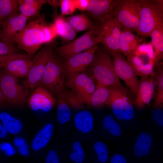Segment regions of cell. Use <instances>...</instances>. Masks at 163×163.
Here are the masks:
<instances>
[{
    "label": "cell",
    "instance_id": "cell-1",
    "mask_svg": "<svg viewBox=\"0 0 163 163\" xmlns=\"http://www.w3.org/2000/svg\"><path fill=\"white\" fill-rule=\"evenodd\" d=\"M110 55L103 46L99 47L98 45L85 72L91 75L97 82L107 86L125 88L115 72Z\"/></svg>",
    "mask_w": 163,
    "mask_h": 163
},
{
    "label": "cell",
    "instance_id": "cell-2",
    "mask_svg": "<svg viewBox=\"0 0 163 163\" xmlns=\"http://www.w3.org/2000/svg\"><path fill=\"white\" fill-rule=\"evenodd\" d=\"M47 24L44 14L40 15L16 35L13 43L27 54L34 55L44 44L43 29Z\"/></svg>",
    "mask_w": 163,
    "mask_h": 163
},
{
    "label": "cell",
    "instance_id": "cell-3",
    "mask_svg": "<svg viewBox=\"0 0 163 163\" xmlns=\"http://www.w3.org/2000/svg\"><path fill=\"white\" fill-rule=\"evenodd\" d=\"M139 16L137 32L143 40L163 24V0H140Z\"/></svg>",
    "mask_w": 163,
    "mask_h": 163
},
{
    "label": "cell",
    "instance_id": "cell-4",
    "mask_svg": "<svg viewBox=\"0 0 163 163\" xmlns=\"http://www.w3.org/2000/svg\"><path fill=\"white\" fill-rule=\"evenodd\" d=\"M65 75L61 59L53 51L38 85L57 96L65 90Z\"/></svg>",
    "mask_w": 163,
    "mask_h": 163
},
{
    "label": "cell",
    "instance_id": "cell-5",
    "mask_svg": "<svg viewBox=\"0 0 163 163\" xmlns=\"http://www.w3.org/2000/svg\"><path fill=\"white\" fill-rule=\"evenodd\" d=\"M0 89L5 102L15 106H23L29 94L25 82L23 85L19 84L16 77L4 70L0 75Z\"/></svg>",
    "mask_w": 163,
    "mask_h": 163
},
{
    "label": "cell",
    "instance_id": "cell-6",
    "mask_svg": "<svg viewBox=\"0 0 163 163\" xmlns=\"http://www.w3.org/2000/svg\"><path fill=\"white\" fill-rule=\"evenodd\" d=\"M97 27L100 43L110 54L120 53L119 39L122 27L112 12L102 20L94 22Z\"/></svg>",
    "mask_w": 163,
    "mask_h": 163
},
{
    "label": "cell",
    "instance_id": "cell-7",
    "mask_svg": "<svg viewBox=\"0 0 163 163\" xmlns=\"http://www.w3.org/2000/svg\"><path fill=\"white\" fill-rule=\"evenodd\" d=\"M126 60L137 75L141 77L153 76L156 64L154 50L151 42L140 44L127 56Z\"/></svg>",
    "mask_w": 163,
    "mask_h": 163
},
{
    "label": "cell",
    "instance_id": "cell-8",
    "mask_svg": "<svg viewBox=\"0 0 163 163\" xmlns=\"http://www.w3.org/2000/svg\"><path fill=\"white\" fill-rule=\"evenodd\" d=\"M140 0H117L113 14L122 28L137 32L139 16Z\"/></svg>",
    "mask_w": 163,
    "mask_h": 163
},
{
    "label": "cell",
    "instance_id": "cell-9",
    "mask_svg": "<svg viewBox=\"0 0 163 163\" xmlns=\"http://www.w3.org/2000/svg\"><path fill=\"white\" fill-rule=\"evenodd\" d=\"M100 43L97 26L92 27L71 42L55 48L56 52L64 59L96 47Z\"/></svg>",
    "mask_w": 163,
    "mask_h": 163
},
{
    "label": "cell",
    "instance_id": "cell-10",
    "mask_svg": "<svg viewBox=\"0 0 163 163\" xmlns=\"http://www.w3.org/2000/svg\"><path fill=\"white\" fill-rule=\"evenodd\" d=\"M110 94L107 104L111 107L117 119L129 120L134 117L135 112L126 88L109 86Z\"/></svg>",
    "mask_w": 163,
    "mask_h": 163
},
{
    "label": "cell",
    "instance_id": "cell-11",
    "mask_svg": "<svg viewBox=\"0 0 163 163\" xmlns=\"http://www.w3.org/2000/svg\"><path fill=\"white\" fill-rule=\"evenodd\" d=\"M53 42L42 46L39 52L35 56L34 63L25 81L29 89H34L41 80L54 51L55 46Z\"/></svg>",
    "mask_w": 163,
    "mask_h": 163
},
{
    "label": "cell",
    "instance_id": "cell-12",
    "mask_svg": "<svg viewBox=\"0 0 163 163\" xmlns=\"http://www.w3.org/2000/svg\"><path fill=\"white\" fill-rule=\"evenodd\" d=\"M96 81L91 75L85 72L68 76L65 85L71 88L83 103L88 104L96 88Z\"/></svg>",
    "mask_w": 163,
    "mask_h": 163
},
{
    "label": "cell",
    "instance_id": "cell-13",
    "mask_svg": "<svg viewBox=\"0 0 163 163\" xmlns=\"http://www.w3.org/2000/svg\"><path fill=\"white\" fill-rule=\"evenodd\" d=\"M113 56V64L117 76L123 81L131 90L136 94L139 81L134 69L121 53H116Z\"/></svg>",
    "mask_w": 163,
    "mask_h": 163
},
{
    "label": "cell",
    "instance_id": "cell-14",
    "mask_svg": "<svg viewBox=\"0 0 163 163\" xmlns=\"http://www.w3.org/2000/svg\"><path fill=\"white\" fill-rule=\"evenodd\" d=\"M98 45L65 59L62 63L67 76L85 72L91 62Z\"/></svg>",
    "mask_w": 163,
    "mask_h": 163
},
{
    "label": "cell",
    "instance_id": "cell-15",
    "mask_svg": "<svg viewBox=\"0 0 163 163\" xmlns=\"http://www.w3.org/2000/svg\"><path fill=\"white\" fill-rule=\"evenodd\" d=\"M29 19L19 13L4 19L0 31V37L2 40L14 46L13 41L14 37L24 28Z\"/></svg>",
    "mask_w": 163,
    "mask_h": 163
},
{
    "label": "cell",
    "instance_id": "cell-16",
    "mask_svg": "<svg viewBox=\"0 0 163 163\" xmlns=\"http://www.w3.org/2000/svg\"><path fill=\"white\" fill-rule=\"evenodd\" d=\"M28 99L30 108L34 111L49 112L56 103L52 94L45 88L38 85Z\"/></svg>",
    "mask_w": 163,
    "mask_h": 163
},
{
    "label": "cell",
    "instance_id": "cell-17",
    "mask_svg": "<svg viewBox=\"0 0 163 163\" xmlns=\"http://www.w3.org/2000/svg\"><path fill=\"white\" fill-rule=\"evenodd\" d=\"M34 55L18 53L3 65V68L7 72L16 77L27 76L34 62Z\"/></svg>",
    "mask_w": 163,
    "mask_h": 163
},
{
    "label": "cell",
    "instance_id": "cell-18",
    "mask_svg": "<svg viewBox=\"0 0 163 163\" xmlns=\"http://www.w3.org/2000/svg\"><path fill=\"white\" fill-rule=\"evenodd\" d=\"M157 82L151 76L141 77L139 81L135 103L138 107H143L149 104L153 96Z\"/></svg>",
    "mask_w": 163,
    "mask_h": 163
},
{
    "label": "cell",
    "instance_id": "cell-19",
    "mask_svg": "<svg viewBox=\"0 0 163 163\" xmlns=\"http://www.w3.org/2000/svg\"><path fill=\"white\" fill-rule=\"evenodd\" d=\"M117 0H90L86 14L94 22L103 20L112 12Z\"/></svg>",
    "mask_w": 163,
    "mask_h": 163
},
{
    "label": "cell",
    "instance_id": "cell-20",
    "mask_svg": "<svg viewBox=\"0 0 163 163\" xmlns=\"http://www.w3.org/2000/svg\"><path fill=\"white\" fill-rule=\"evenodd\" d=\"M143 40L133 33L131 30L122 28L119 39L120 53L127 56L132 53Z\"/></svg>",
    "mask_w": 163,
    "mask_h": 163
},
{
    "label": "cell",
    "instance_id": "cell-21",
    "mask_svg": "<svg viewBox=\"0 0 163 163\" xmlns=\"http://www.w3.org/2000/svg\"><path fill=\"white\" fill-rule=\"evenodd\" d=\"M47 0H19V10L20 13L29 18H37L40 14L42 7Z\"/></svg>",
    "mask_w": 163,
    "mask_h": 163
},
{
    "label": "cell",
    "instance_id": "cell-22",
    "mask_svg": "<svg viewBox=\"0 0 163 163\" xmlns=\"http://www.w3.org/2000/svg\"><path fill=\"white\" fill-rule=\"evenodd\" d=\"M94 118L91 113L88 110H82L78 112L74 119L75 128L84 133L91 132L94 127Z\"/></svg>",
    "mask_w": 163,
    "mask_h": 163
},
{
    "label": "cell",
    "instance_id": "cell-23",
    "mask_svg": "<svg viewBox=\"0 0 163 163\" xmlns=\"http://www.w3.org/2000/svg\"><path fill=\"white\" fill-rule=\"evenodd\" d=\"M110 94L109 86L97 82L95 90L90 98L88 104L96 107L107 104Z\"/></svg>",
    "mask_w": 163,
    "mask_h": 163
},
{
    "label": "cell",
    "instance_id": "cell-24",
    "mask_svg": "<svg viewBox=\"0 0 163 163\" xmlns=\"http://www.w3.org/2000/svg\"><path fill=\"white\" fill-rule=\"evenodd\" d=\"M53 129V124L49 123L38 132L32 143V148L34 150H39L47 145L52 138Z\"/></svg>",
    "mask_w": 163,
    "mask_h": 163
},
{
    "label": "cell",
    "instance_id": "cell-25",
    "mask_svg": "<svg viewBox=\"0 0 163 163\" xmlns=\"http://www.w3.org/2000/svg\"><path fill=\"white\" fill-rule=\"evenodd\" d=\"M150 37L151 43L154 50L156 66L163 57V24L156 27L151 32Z\"/></svg>",
    "mask_w": 163,
    "mask_h": 163
},
{
    "label": "cell",
    "instance_id": "cell-26",
    "mask_svg": "<svg viewBox=\"0 0 163 163\" xmlns=\"http://www.w3.org/2000/svg\"><path fill=\"white\" fill-rule=\"evenodd\" d=\"M66 20L77 31L88 30L92 27L94 23L85 13L68 17Z\"/></svg>",
    "mask_w": 163,
    "mask_h": 163
},
{
    "label": "cell",
    "instance_id": "cell-27",
    "mask_svg": "<svg viewBox=\"0 0 163 163\" xmlns=\"http://www.w3.org/2000/svg\"><path fill=\"white\" fill-rule=\"evenodd\" d=\"M57 97V118L58 122L61 124H65L71 119L72 113L70 106L64 97L62 93Z\"/></svg>",
    "mask_w": 163,
    "mask_h": 163
},
{
    "label": "cell",
    "instance_id": "cell-28",
    "mask_svg": "<svg viewBox=\"0 0 163 163\" xmlns=\"http://www.w3.org/2000/svg\"><path fill=\"white\" fill-rule=\"evenodd\" d=\"M152 143L151 135L146 133H142L138 137L134 146L135 155L142 157L148 155Z\"/></svg>",
    "mask_w": 163,
    "mask_h": 163
},
{
    "label": "cell",
    "instance_id": "cell-29",
    "mask_svg": "<svg viewBox=\"0 0 163 163\" xmlns=\"http://www.w3.org/2000/svg\"><path fill=\"white\" fill-rule=\"evenodd\" d=\"M156 71H154L153 77L156 82L157 90L155 94V106L161 108L163 104V69L162 63L159 62L155 66Z\"/></svg>",
    "mask_w": 163,
    "mask_h": 163
},
{
    "label": "cell",
    "instance_id": "cell-30",
    "mask_svg": "<svg viewBox=\"0 0 163 163\" xmlns=\"http://www.w3.org/2000/svg\"><path fill=\"white\" fill-rule=\"evenodd\" d=\"M0 119L8 132L11 134H17L22 128V122L7 112H4L0 113Z\"/></svg>",
    "mask_w": 163,
    "mask_h": 163
},
{
    "label": "cell",
    "instance_id": "cell-31",
    "mask_svg": "<svg viewBox=\"0 0 163 163\" xmlns=\"http://www.w3.org/2000/svg\"><path fill=\"white\" fill-rule=\"evenodd\" d=\"M19 0H0V16L4 20L19 14Z\"/></svg>",
    "mask_w": 163,
    "mask_h": 163
},
{
    "label": "cell",
    "instance_id": "cell-32",
    "mask_svg": "<svg viewBox=\"0 0 163 163\" xmlns=\"http://www.w3.org/2000/svg\"><path fill=\"white\" fill-rule=\"evenodd\" d=\"M102 123L104 128L113 135L118 136L121 135V131L120 127L111 115H108L104 117L103 119Z\"/></svg>",
    "mask_w": 163,
    "mask_h": 163
},
{
    "label": "cell",
    "instance_id": "cell-33",
    "mask_svg": "<svg viewBox=\"0 0 163 163\" xmlns=\"http://www.w3.org/2000/svg\"><path fill=\"white\" fill-rule=\"evenodd\" d=\"M70 159L76 163H82L85 157L84 150L81 143L75 142L73 145L72 153L69 155Z\"/></svg>",
    "mask_w": 163,
    "mask_h": 163
},
{
    "label": "cell",
    "instance_id": "cell-34",
    "mask_svg": "<svg viewBox=\"0 0 163 163\" xmlns=\"http://www.w3.org/2000/svg\"><path fill=\"white\" fill-rule=\"evenodd\" d=\"M93 147L99 161L102 163L106 162L108 158L109 152L106 144L102 141H97Z\"/></svg>",
    "mask_w": 163,
    "mask_h": 163
},
{
    "label": "cell",
    "instance_id": "cell-35",
    "mask_svg": "<svg viewBox=\"0 0 163 163\" xmlns=\"http://www.w3.org/2000/svg\"><path fill=\"white\" fill-rule=\"evenodd\" d=\"M59 3L62 16L72 14L77 9L74 0H59Z\"/></svg>",
    "mask_w": 163,
    "mask_h": 163
},
{
    "label": "cell",
    "instance_id": "cell-36",
    "mask_svg": "<svg viewBox=\"0 0 163 163\" xmlns=\"http://www.w3.org/2000/svg\"><path fill=\"white\" fill-rule=\"evenodd\" d=\"M53 22L52 23L58 36L61 37L65 29L66 19L63 16L58 13L53 14Z\"/></svg>",
    "mask_w": 163,
    "mask_h": 163
},
{
    "label": "cell",
    "instance_id": "cell-37",
    "mask_svg": "<svg viewBox=\"0 0 163 163\" xmlns=\"http://www.w3.org/2000/svg\"><path fill=\"white\" fill-rule=\"evenodd\" d=\"M62 93L70 106L77 108H79L83 105V103L73 91H70L65 90Z\"/></svg>",
    "mask_w": 163,
    "mask_h": 163
},
{
    "label": "cell",
    "instance_id": "cell-38",
    "mask_svg": "<svg viewBox=\"0 0 163 163\" xmlns=\"http://www.w3.org/2000/svg\"><path fill=\"white\" fill-rule=\"evenodd\" d=\"M43 32L44 36V44L53 42L58 36L52 23L47 24L44 28Z\"/></svg>",
    "mask_w": 163,
    "mask_h": 163
},
{
    "label": "cell",
    "instance_id": "cell-39",
    "mask_svg": "<svg viewBox=\"0 0 163 163\" xmlns=\"http://www.w3.org/2000/svg\"><path fill=\"white\" fill-rule=\"evenodd\" d=\"M14 142L21 155L24 157L28 155V147L26 141L23 138L20 137H16L14 139Z\"/></svg>",
    "mask_w": 163,
    "mask_h": 163
},
{
    "label": "cell",
    "instance_id": "cell-40",
    "mask_svg": "<svg viewBox=\"0 0 163 163\" xmlns=\"http://www.w3.org/2000/svg\"><path fill=\"white\" fill-rule=\"evenodd\" d=\"M17 47L9 44L2 40L0 37V55H6L17 53Z\"/></svg>",
    "mask_w": 163,
    "mask_h": 163
},
{
    "label": "cell",
    "instance_id": "cell-41",
    "mask_svg": "<svg viewBox=\"0 0 163 163\" xmlns=\"http://www.w3.org/2000/svg\"><path fill=\"white\" fill-rule=\"evenodd\" d=\"M76 35V31L66 20L64 33L61 37L62 39L66 41H71L74 39Z\"/></svg>",
    "mask_w": 163,
    "mask_h": 163
},
{
    "label": "cell",
    "instance_id": "cell-42",
    "mask_svg": "<svg viewBox=\"0 0 163 163\" xmlns=\"http://www.w3.org/2000/svg\"><path fill=\"white\" fill-rule=\"evenodd\" d=\"M0 149L7 155L12 156L15 154V151L11 144L7 142H4L0 145Z\"/></svg>",
    "mask_w": 163,
    "mask_h": 163
},
{
    "label": "cell",
    "instance_id": "cell-43",
    "mask_svg": "<svg viewBox=\"0 0 163 163\" xmlns=\"http://www.w3.org/2000/svg\"><path fill=\"white\" fill-rule=\"evenodd\" d=\"M45 163H60L58 156L55 151L51 150L48 152Z\"/></svg>",
    "mask_w": 163,
    "mask_h": 163
},
{
    "label": "cell",
    "instance_id": "cell-44",
    "mask_svg": "<svg viewBox=\"0 0 163 163\" xmlns=\"http://www.w3.org/2000/svg\"><path fill=\"white\" fill-rule=\"evenodd\" d=\"M152 117L158 123L163 126V112L161 108H158L154 111Z\"/></svg>",
    "mask_w": 163,
    "mask_h": 163
},
{
    "label": "cell",
    "instance_id": "cell-45",
    "mask_svg": "<svg viewBox=\"0 0 163 163\" xmlns=\"http://www.w3.org/2000/svg\"><path fill=\"white\" fill-rule=\"evenodd\" d=\"M77 9L85 12L87 10L90 0H74Z\"/></svg>",
    "mask_w": 163,
    "mask_h": 163
},
{
    "label": "cell",
    "instance_id": "cell-46",
    "mask_svg": "<svg viewBox=\"0 0 163 163\" xmlns=\"http://www.w3.org/2000/svg\"><path fill=\"white\" fill-rule=\"evenodd\" d=\"M111 163H127L124 156L120 154L114 155L110 159Z\"/></svg>",
    "mask_w": 163,
    "mask_h": 163
},
{
    "label": "cell",
    "instance_id": "cell-47",
    "mask_svg": "<svg viewBox=\"0 0 163 163\" xmlns=\"http://www.w3.org/2000/svg\"><path fill=\"white\" fill-rule=\"evenodd\" d=\"M18 53L6 55H0V64L4 65L9 60L15 57Z\"/></svg>",
    "mask_w": 163,
    "mask_h": 163
},
{
    "label": "cell",
    "instance_id": "cell-48",
    "mask_svg": "<svg viewBox=\"0 0 163 163\" xmlns=\"http://www.w3.org/2000/svg\"><path fill=\"white\" fill-rule=\"evenodd\" d=\"M46 3L50 5L53 10V13L57 12V9L59 6V0H47Z\"/></svg>",
    "mask_w": 163,
    "mask_h": 163
},
{
    "label": "cell",
    "instance_id": "cell-49",
    "mask_svg": "<svg viewBox=\"0 0 163 163\" xmlns=\"http://www.w3.org/2000/svg\"><path fill=\"white\" fill-rule=\"evenodd\" d=\"M8 133L3 125L0 123V139L5 138L6 136Z\"/></svg>",
    "mask_w": 163,
    "mask_h": 163
},
{
    "label": "cell",
    "instance_id": "cell-50",
    "mask_svg": "<svg viewBox=\"0 0 163 163\" xmlns=\"http://www.w3.org/2000/svg\"><path fill=\"white\" fill-rule=\"evenodd\" d=\"M6 103L5 101L3 95L0 89V104Z\"/></svg>",
    "mask_w": 163,
    "mask_h": 163
},
{
    "label": "cell",
    "instance_id": "cell-51",
    "mask_svg": "<svg viewBox=\"0 0 163 163\" xmlns=\"http://www.w3.org/2000/svg\"><path fill=\"white\" fill-rule=\"evenodd\" d=\"M3 20L0 16V31L2 26Z\"/></svg>",
    "mask_w": 163,
    "mask_h": 163
},
{
    "label": "cell",
    "instance_id": "cell-52",
    "mask_svg": "<svg viewBox=\"0 0 163 163\" xmlns=\"http://www.w3.org/2000/svg\"><path fill=\"white\" fill-rule=\"evenodd\" d=\"M4 65L2 64H0V75L2 72V69L3 68Z\"/></svg>",
    "mask_w": 163,
    "mask_h": 163
}]
</instances>
